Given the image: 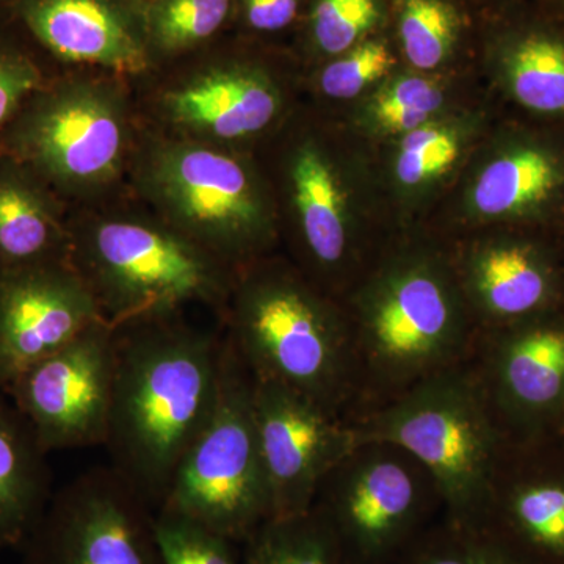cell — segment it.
Masks as SVG:
<instances>
[{
  "mask_svg": "<svg viewBox=\"0 0 564 564\" xmlns=\"http://www.w3.org/2000/svg\"><path fill=\"white\" fill-rule=\"evenodd\" d=\"M225 340L176 318L117 328L106 447L111 467L161 507L182 456L209 422Z\"/></svg>",
  "mask_w": 564,
  "mask_h": 564,
  "instance_id": "6da1fadb",
  "label": "cell"
},
{
  "mask_svg": "<svg viewBox=\"0 0 564 564\" xmlns=\"http://www.w3.org/2000/svg\"><path fill=\"white\" fill-rule=\"evenodd\" d=\"M340 302L358 373L351 419L469 361L477 344L478 328L451 259L434 245L384 252Z\"/></svg>",
  "mask_w": 564,
  "mask_h": 564,
  "instance_id": "7a4b0ae2",
  "label": "cell"
},
{
  "mask_svg": "<svg viewBox=\"0 0 564 564\" xmlns=\"http://www.w3.org/2000/svg\"><path fill=\"white\" fill-rule=\"evenodd\" d=\"M229 334L254 380L273 381L350 419L358 373L340 300L288 263L252 261L234 278Z\"/></svg>",
  "mask_w": 564,
  "mask_h": 564,
  "instance_id": "3957f363",
  "label": "cell"
},
{
  "mask_svg": "<svg viewBox=\"0 0 564 564\" xmlns=\"http://www.w3.org/2000/svg\"><path fill=\"white\" fill-rule=\"evenodd\" d=\"M350 422L358 443L400 445L429 469L443 494L444 519L480 529L494 473L510 440L470 359Z\"/></svg>",
  "mask_w": 564,
  "mask_h": 564,
  "instance_id": "277c9868",
  "label": "cell"
},
{
  "mask_svg": "<svg viewBox=\"0 0 564 564\" xmlns=\"http://www.w3.org/2000/svg\"><path fill=\"white\" fill-rule=\"evenodd\" d=\"M69 263L113 328L228 302L232 267L172 226L110 218L69 236Z\"/></svg>",
  "mask_w": 564,
  "mask_h": 564,
  "instance_id": "5b68a950",
  "label": "cell"
},
{
  "mask_svg": "<svg viewBox=\"0 0 564 564\" xmlns=\"http://www.w3.org/2000/svg\"><path fill=\"white\" fill-rule=\"evenodd\" d=\"M159 508L176 511L232 543H245L270 519L252 377L228 339L214 413L182 456Z\"/></svg>",
  "mask_w": 564,
  "mask_h": 564,
  "instance_id": "8992f818",
  "label": "cell"
},
{
  "mask_svg": "<svg viewBox=\"0 0 564 564\" xmlns=\"http://www.w3.org/2000/svg\"><path fill=\"white\" fill-rule=\"evenodd\" d=\"M314 507L332 527L344 564H397L444 516L425 466L388 441H361L326 475Z\"/></svg>",
  "mask_w": 564,
  "mask_h": 564,
  "instance_id": "52a82bcc",
  "label": "cell"
},
{
  "mask_svg": "<svg viewBox=\"0 0 564 564\" xmlns=\"http://www.w3.org/2000/svg\"><path fill=\"white\" fill-rule=\"evenodd\" d=\"M144 180L172 228L229 265L256 261L272 243V214L261 185L228 152L202 143L163 144Z\"/></svg>",
  "mask_w": 564,
  "mask_h": 564,
  "instance_id": "ba28073f",
  "label": "cell"
},
{
  "mask_svg": "<svg viewBox=\"0 0 564 564\" xmlns=\"http://www.w3.org/2000/svg\"><path fill=\"white\" fill-rule=\"evenodd\" d=\"M128 121L120 96L84 82L44 84L0 139L9 155L46 187L80 191L120 172Z\"/></svg>",
  "mask_w": 564,
  "mask_h": 564,
  "instance_id": "9c48e42d",
  "label": "cell"
},
{
  "mask_svg": "<svg viewBox=\"0 0 564 564\" xmlns=\"http://www.w3.org/2000/svg\"><path fill=\"white\" fill-rule=\"evenodd\" d=\"M148 507L113 467L82 474L52 497L24 564H163Z\"/></svg>",
  "mask_w": 564,
  "mask_h": 564,
  "instance_id": "30bf717a",
  "label": "cell"
},
{
  "mask_svg": "<svg viewBox=\"0 0 564 564\" xmlns=\"http://www.w3.org/2000/svg\"><path fill=\"white\" fill-rule=\"evenodd\" d=\"M117 328L99 321L7 388L47 455L106 444Z\"/></svg>",
  "mask_w": 564,
  "mask_h": 564,
  "instance_id": "8fae6325",
  "label": "cell"
},
{
  "mask_svg": "<svg viewBox=\"0 0 564 564\" xmlns=\"http://www.w3.org/2000/svg\"><path fill=\"white\" fill-rule=\"evenodd\" d=\"M470 362L511 443L556 437L564 419L562 307L478 333Z\"/></svg>",
  "mask_w": 564,
  "mask_h": 564,
  "instance_id": "7c38bea8",
  "label": "cell"
},
{
  "mask_svg": "<svg viewBox=\"0 0 564 564\" xmlns=\"http://www.w3.org/2000/svg\"><path fill=\"white\" fill-rule=\"evenodd\" d=\"M252 408L270 518L306 513L326 475L358 444L351 422L288 386L254 378Z\"/></svg>",
  "mask_w": 564,
  "mask_h": 564,
  "instance_id": "4fadbf2b",
  "label": "cell"
},
{
  "mask_svg": "<svg viewBox=\"0 0 564 564\" xmlns=\"http://www.w3.org/2000/svg\"><path fill=\"white\" fill-rule=\"evenodd\" d=\"M99 321L95 295L69 262L0 272V391Z\"/></svg>",
  "mask_w": 564,
  "mask_h": 564,
  "instance_id": "5bb4252c",
  "label": "cell"
},
{
  "mask_svg": "<svg viewBox=\"0 0 564 564\" xmlns=\"http://www.w3.org/2000/svg\"><path fill=\"white\" fill-rule=\"evenodd\" d=\"M533 564H564V444L508 443L480 529Z\"/></svg>",
  "mask_w": 564,
  "mask_h": 564,
  "instance_id": "9a60e30c",
  "label": "cell"
},
{
  "mask_svg": "<svg viewBox=\"0 0 564 564\" xmlns=\"http://www.w3.org/2000/svg\"><path fill=\"white\" fill-rule=\"evenodd\" d=\"M447 254L478 333L562 306V267L543 243L503 234Z\"/></svg>",
  "mask_w": 564,
  "mask_h": 564,
  "instance_id": "2e32d148",
  "label": "cell"
},
{
  "mask_svg": "<svg viewBox=\"0 0 564 564\" xmlns=\"http://www.w3.org/2000/svg\"><path fill=\"white\" fill-rule=\"evenodd\" d=\"M293 203L307 274L318 289L343 300L369 272L358 236L347 214L339 176L325 151L303 143L291 162Z\"/></svg>",
  "mask_w": 564,
  "mask_h": 564,
  "instance_id": "e0dca14e",
  "label": "cell"
},
{
  "mask_svg": "<svg viewBox=\"0 0 564 564\" xmlns=\"http://www.w3.org/2000/svg\"><path fill=\"white\" fill-rule=\"evenodd\" d=\"M176 124L210 140H240L272 124L281 109L276 85L250 68L212 69L166 96Z\"/></svg>",
  "mask_w": 564,
  "mask_h": 564,
  "instance_id": "ac0fdd59",
  "label": "cell"
},
{
  "mask_svg": "<svg viewBox=\"0 0 564 564\" xmlns=\"http://www.w3.org/2000/svg\"><path fill=\"white\" fill-rule=\"evenodd\" d=\"M24 20L57 57L139 73L147 55L135 33L104 0H29Z\"/></svg>",
  "mask_w": 564,
  "mask_h": 564,
  "instance_id": "d6986e66",
  "label": "cell"
},
{
  "mask_svg": "<svg viewBox=\"0 0 564 564\" xmlns=\"http://www.w3.org/2000/svg\"><path fill=\"white\" fill-rule=\"evenodd\" d=\"M564 192V159L549 144L521 140L486 163L470 188L475 217L522 220L543 215Z\"/></svg>",
  "mask_w": 564,
  "mask_h": 564,
  "instance_id": "ffe728a7",
  "label": "cell"
},
{
  "mask_svg": "<svg viewBox=\"0 0 564 564\" xmlns=\"http://www.w3.org/2000/svg\"><path fill=\"white\" fill-rule=\"evenodd\" d=\"M46 456L31 423L0 391V554L25 544L51 502Z\"/></svg>",
  "mask_w": 564,
  "mask_h": 564,
  "instance_id": "44dd1931",
  "label": "cell"
},
{
  "mask_svg": "<svg viewBox=\"0 0 564 564\" xmlns=\"http://www.w3.org/2000/svg\"><path fill=\"white\" fill-rule=\"evenodd\" d=\"M51 199L35 174L0 154V272L69 262V236Z\"/></svg>",
  "mask_w": 564,
  "mask_h": 564,
  "instance_id": "7402d4cb",
  "label": "cell"
},
{
  "mask_svg": "<svg viewBox=\"0 0 564 564\" xmlns=\"http://www.w3.org/2000/svg\"><path fill=\"white\" fill-rule=\"evenodd\" d=\"M500 76L519 106L564 117V40L552 33H519L500 54Z\"/></svg>",
  "mask_w": 564,
  "mask_h": 564,
  "instance_id": "603a6c76",
  "label": "cell"
},
{
  "mask_svg": "<svg viewBox=\"0 0 564 564\" xmlns=\"http://www.w3.org/2000/svg\"><path fill=\"white\" fill-rule=\"evenodd\" d=\"M243 564H344L332 527L313 507L302 514L270 518L245 541Z\"/></svg>",
  "mask_w": 564,
  "mask_h": 564,
  "instance_id": "cb8c5ba5",
  "label": "cell"
},
{
  "mask_svg": "<svg viewBox=\"0 0 564 564\" xmlns=\"http://www.w3.org/2000/svg\"><path fill=\"white\" fill-rule=\"evenodd\" d=\"M397 564H533L484 530L434 522Z\"/></svg>",
  "mask_w": 564,
  "mask_h": 564,
  "instance_id": "d4e9b609",
  "label": "cell"
},
{
  "mask_svg": "<svg viewBox=\"0 0 564 564\" xmlns=\"http://www.w3.org/2000/svg\"><path fill=\"white\" fill-rule=\"evenodd\" d=\"M458 33V13L445 0H402L399 35L414 68H440L454 50Z\"/></svg>",
  "mask_w": 564,
  "mask_h": 564,
  "instance_id": "484cf974",
  "label": "cell"
},
{
  "mask_svg": "<svg viewBox=\"0 0 564 564\" xmlns=\"http://www.w3.org/2000/svg\"><path fill=\"white\" fill-rule=\"evenodd\" d=\"M464 135L444 122H426L403 135L395 158V177L411 191L429 187L451 172L462 158Z\"/></svg>",
  "mask_w": 564,
  "mask_h": 564,
  "instance_id": "4316f807",
  "label": "cell"
},
{
  "mask_svg": "<svg viewBox=\"0 0 564 564\" xmlns=\"http://www.w3.org/2000/svg\"><path fill=\"white\" fill-rule=\"evenodd\" d=\"M443 104L444 91L437 82L403 76L373 96L367 115L378 131L403 137L433 121Z\"/></svg>",
  "mask_w": 564,
  "mask_h": 564,
  "instance_id": "83f0119b",
  "label": "cell"
},
{
  "mask_svg": "<svg viewBox=\"0 0 564 564\" xmlns=\"http://www.w3.org/2000/svg\"><path fill=\"white\" fill-rule=\"evenodd\" d=\"M163 564H243L232 541L169 508L154 516Z\"/></svg>",
  "mask_w": 564,
  "mask_h": 564,
  "instance_id": "f1b7e54d",
  "label": "cell"
},
{
  "mask_svg": "<svg viewBox=\"0 0 564 564\" xmlns=\"http://www.w3.org/2000/svg\"><path fill=\"white\" fill-rule=\"evenodd\" d=\"M231 0H162L152 13V31L165 50H182L221 28Z\"/></svg>",
  "mask_w": 564,
  "mask_h": 564,
  "instance_id": "f546056e",
  "label": "cell"
},
{
  "mask_svg": "<svg viewBox=\"0 0 564 564\" xmlns=\"http://www.w3.org/2000/svg\"><path fill=\"white\" fill-rule=\"evenodd\" d=\"M380 18L377 0H317L314 39L321 51L343 55L375 28Z\"/></svg>",
  "mask_w": 564,
  "mask_h": 564,
  "instance_id": "4dcf8cb0",
  "label": "cell"
},
{
  "mask_svg": "<svg viewBox=\"0 0 564 564\" xmlns=\"http://www.w3.org/2000/svg\"><path fill=\"white\" fill-rule=\"evenodd\" d=\"M395 65L392 52L381 41H361L322 70L321 88L333 99H352Z\"/></svg>",
  "mask_w": 564,
  "mask_h": 564,
  "instance_id": "1f68e13d",
  "label": "cell"
},
{
  "mask_svg": "<svg viewBox=\"0 0 564 564\" xmlns=\"http://www.w3.org/2000/svg\"><path fill=\"white\" fill-rule=\"evenodd\" d=\"M43 85V74L31 58L0 47V139L18 111Z\"/></svg>",
  "mask_w": 564,
  "mask_h": 564,
  "instance_id": "d6a6232c",
  "label": "cell"
},
{
  "mask_svg": "<svg viewBox=\"0 0 564 564\" xmlns=\"http://www.w3.org/2000/svg\"><path fill=\"white\" fill-rule=\"evenodd\" d=\"M299 0H245L251 28L263 32L281 31L295 18Z\"/></svg>",
  "mask_w": 564,
  "mask_h": 564,
  "instance_id": "836d02e7",
  "label": "cell"
},
{
  "mask_svg": "<svg viewBox=\"0 0 564 564\" xmlns=\"http://www.w3.org/2000/svg\"><path fill=\"white\" fill-rule=\"evenodd\" d=\"M556 437H558L560 441L564 444V419L562 422V426H560L558 434H556Z\"/></svg>",
  "mask_w": 564,
  "mask_h": 564,
  "instance_id": "e575fe53",
  "label": "cell"
}]
</instances>
